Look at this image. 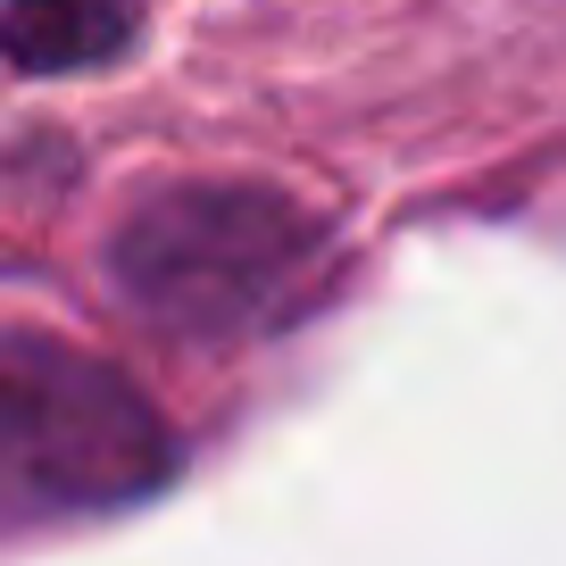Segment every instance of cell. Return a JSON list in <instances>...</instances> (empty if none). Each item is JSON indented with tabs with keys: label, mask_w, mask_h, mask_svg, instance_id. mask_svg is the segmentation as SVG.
Returning a JSON list of instances; mask_svg holds the SVG:
<instances>
[{
	"label": "cell",
	"mask_w": 566,
	"mask_h": 566,
	"mask_svg": "<svg viewBox=\"0 0 566 566\" xmlns=\"http://www.w3.org/2000/svg\"><path fill=\"white\" fill-rule=\"evenodd\" d=\"M184 467L167 417L134 375L51 334H9L0 358V492L34 516H108L150 500Z\"/></svg>",
	"instance_id": "cell-2"
},
{
	"label": "cell",
	"mask_w": 566,
	"mask_h": 566,
	"mask_svg": "<svg viewBox=\"0 0 566 566\" xmlns=\"http://www.w3.org/2000/svg\"><path fill=\"white\" fill-rule=\"evenodd\" d=\"M334 217L275 184H167L108 233V283L167 342H250L325 292Z\"/></svg>",
	"instance_id": "cell-1"
},
{
	"label": "cell",
	"mask_w": 566,
	"mask_h": 566,
	"mask_svg": "<svg viewBox=\"0 0 566 566\" xmlns=\"http://www.w3.org/2000/svg\"><path fill=\"white\" fill-rule=\"evenodd\" d=\"M0 42H9L18 75H84V67L125 59L134 0H9Z\"/></svg>",
	"instance_id": "cell-3"
}]
</instances>
